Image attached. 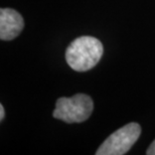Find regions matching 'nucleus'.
Returning a JSON list of instances; mask_svg holds the SVG:
<instances>
[{
	"label": "nucleus",
	"instance_id": "f257e3e1",
	"mask_svg": "<svg viewBox=\"0 0 155 155\" xmlns=\"http://www.w3.org/2000/svg\"><path fill=\"white\" fill-rule=\"evenodd\" d=\"M103 55V45L93 36H81L68 46L66 60L77 72H87L99 63Z\"/></svg>",
	"mask_w": 155,
	"mask_h": 155
},
{
	"label": "nucleus",
	"instance_id": "f03ea898",
	"mask_svg": "<svg viewBox=\"0 0 155 155\" xmlns=\"http://www.w3.org/2000/svg\"><path fill=\"white\" fill-rule=\"evenodd\" d=\"M94 109L91 97L85 94H77L71 98H60L55 103L52 113L55 119L66 123H81L89 119Z\"/></svg>",
	"mask_w": 155,
	"mask_h": 155
},
{
	"label": "nucleus",
	"instance_id": "7ed1b4c3",
	"mask_svg": "<svg viewBox=\"0 0 155 155\" xmlns=\"http://www.w3.org/2000/svg\"><path fill=\"white\" fill-rule=\"evenodd\" d=\"M141 134L138 123H129L112 133L99 147L97 155H124L131 149Z\"/></svg>",
	"mask_w": 155,
	"mask_h": 155
},
{
	"label": "nucleus",
	"instance_id": "20e7f679",
	"mask_svg": "<svg viewBox=\"0 0 155 155\" xmlns=\"http://www.w3.org/2000/svg\"><path fill=\"white\" fill-rule=\"evenodd\" d=\"M24 21L16 10L11 8L0 9V38L12 40L22 31Z\"/></svg>",
	"mask_w": 155,
	"mask_h": 155
},
{
	"label": "nucleus",
	"instance_id": "39448f33",
	"mask_svg": "<svg viewBox=\"0 0 155 155\" xmlns=\"http://www.w3.org/2000/svg\"><path fill=\"white\" fill-rule=\"evenodd\" d=\"M147 155H155V140L151 143V145L149 146V148L146 151Z\"/></svg>",
	"mask_w": 155,
	"mask_h": 155
},
{
	"label": "nucleus",
	"instance_id": "423d86ee",
	"mask_svg": "<svg viewBox=\"0 0 155 155\" xmlns=\"http://www.w3.org/2000/svg\"><path fill=\"white\" fill-rule=\"evenodd\" d=\"M5 116V112H4V108H3L2 105H0V121H2L4 119Z\"/></svg>",
	"mask_w": 155,
	"mask_h": 155
}]
</instances>
